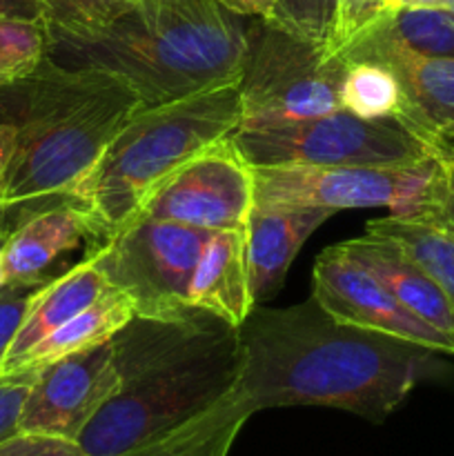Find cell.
Here are the masks:
<instances>
[{
	"instance_id": "6da1fadb",
	"label": "cell",
	"mask_w": 454,
	"mask_h": 456,
	"mask_svg": "<svg viewBox=\"0 0 454 456\" xmlns=\"http://www.w3.org/2000/svg\"><path fill=\"white\" fill-rule=\"evenodd\" d=\"M239 332L236 392L254 414L334 408L381 423L439 370L432 347L343 323L314 297L283 310L254 305Z\"/></svg>"
},
{
	"instance_id": "7a4b0ae2",
	"label": "cell",
	"mask_w": 454,
	"mask_h": 456,
	"mask_svg": "<svg viewBox=\"0 0 454 456\" xmlns=\"http://www.w3.org/2000/svg\"><path fill=\"white\" fill-rule=\"evenodd\" d=\"M118 392L89 421V456H127L199 421L236 390L243 374L239 328L209 312L134 319L111 337Z\"/></svg>"
},
{
	"instance_id": "3957f363",
	"label": "cell",
	"mask_w": 454,
	"mask_h": 456,
	"mask_svg": "<svg viewBox=\"0 0 454 456\" xmlns=\"http://www.w3.org/2000/svg\"><path fill=\"white\" fill-rule=\"evenodd\" d=\"M138 110L141 98L118 76L47 56L0 83V123L16 129V150L0 183V243L36 214L69 205Z\"/></svg>"
},
{
	"instance_id": "277c9868",
	"label": "cell",
	"mask_w": 454,
	"mask_h": 456,
	"mask_svg": "<svg viewBox=\"0 0 454 456\" xmlns=\"http://www.w3.org/2000/svg\"><path fill=\"white\" fill-rule=\"evenodd\" d=\"M247 18L214 0H141L92 34H47L45 56L123 78L142 107L239 83Z\"/></svg>"
},
{
	"instance_id": "5b68a950",
	"label": "cell",
	"mask_w": 454,
	"mask_h": 456,
	"mask_svg": "<svg viewBox=\"0 0 454 456\" xmlns=\"http://www.w3.org/2000/svg\"><path fill=\"white\" fill-rule=\"evenodd\" d=\"M243 120L239 83L182 101L142 107L78 183L69 205L87 214L98 245L136 214L158 183Z\"/></svg>"
},
{
	"instance_id": "8992f818",
	"label": "cell",
	"mask_w": 454,
	"mask_h": 456,
	"mask_svg": "<svg viewBox=\"0 0 454 456\" xmlns=\"http://www.w3.org/2000/svg\"><path fill=\"white\" fill-rule=\"evenodd\" d=\"M448 165L436 156L401 165H283L254 167V203L276 208H387L392 216L432 221Z\"/></svg>"
},
{
	"instance_id": "52a82bcc",
	"label": "cell",
	"mask_w": 454,
	"mask_h": 456,
	"mask_svg": "<svg viewBox=\"0 0 454 456\" xmlns=\"http://www.w3.org/2000/svg\"><path fill=\"white\" fill-rule=\"evenodd\" d=\"M345 67L338 53L296 38L270 20L247 18L239 78L240 125L312 118L343 110Z\"/></svg>"
},
{
	"instance_id": "ba28073f",
	"label": "cell",
	"mask_w": 454,
	"mask_h": 456,
	"mask_svg": "<svg viewBox=\"0 0 454 456\" xmlns=\"http://www.w3.org/2000/svg\"><path fill=\"white\" fill-rule=\"evenodd\" d=\"M231 141L252 167L401 165L432 156L396 118H361L347 110L312 118L239 125Z\"/></svg>"
},
{
	"instance_id": "9c48e42d",
	"label": "cell",
	"mask_w": 454,
	"mask_h": 456,
	"mask_svg": "<svg viewBox=\"0 0 454 456\" xmlns=\"http://www.w3.org/2000/svg\"><path fill=\"white\" fill-rule=\"evenodd\" d=\"M212 232L181 223L134 216L92 252L111 288L134 301L136 314L174 316L196 310L191 281Z\"/></svg>"
},
{
	"instance_id": "30bf717a",
	"label": "cell",
	"mask_w": 454,
	"mask_h": 456,
	"mask_svg": "<svg viewBox=\"0 0 454 456\" xmlns=\"http://www.w3.org/2000/svg\"><path fill=\"white\" fill-rule=\"evenodd\" d=\"M252 208L254 167L230 134L158 183L134 216L160 218L205 232H245Z\"/></svg>"
},
{
	"instance_id": "8fae6325",
	"label": "cell",
	"mask_w": 454,
	"mask_h": 456,
	"mask_svg": "<svg viewBox=\"0 0 454 456\" xmlns=\"http://www.w3.org/2000/svg\"><path fill=\"white\" fill-rule=\"evenodd\" d=\"M120 379L109 341L52 361L38 370L20 412L18 432L76 441L98 410L118 392Z\"/></svg>"
},
{
	"instance_id": "7c38bea8",
	"label": "cell",
	"mask_w": 454,
	"mask_h": 456,
	"mask_svg": "<svg viewBox=\"0 0 454 456\" xmlns=\"http://www.w3.org/2000/svg\"><path fill=\"white\" fill-rule=\"evenodd\" d=\"M312 297L343 323L454 354L452 338L412 314L343 243L323 249L316 258Z\"/></svg>"
},
{
	"instance_id": "4fadbf2b",
	"label": "cell",
	"mask_w": 454,
	"mask_h": 456,
	"mask_svg": "<svg viewBox=\"0 0 454 456\" xmlns=\"http://www.w3.org/2000/svg\"><path fill=\"white\" fill-rule=\"evenodd\" d=\"M378 62L394 74L401 107L394 116L432 156L454 163V58H423L409 53H377Z\"/></svg>"
},
{
	"instance_id": "5bb4252c",
	"label": "cell",
	"mask_w": 454,
	"mask_h": 456,
	"mask_svg": "<svg viewBox=\"0 0 454 456\" xmlns=\"http://www.w3.org/2000/svg\"><path fill=\"white\" fill-rule=\"evenodd\" d=\"M332 214L319 208L254 203L247 221V279L254 305L283 288L294 256Z\"/></svg>"
},
{
	"instance_id": "9a60e30c",
	"label": "cell",
	"mask_w": 454,
	"mask_h": 456,
	"mask_svg": "<svg viewBox=\"0 0 454 456\" xmlns=\"http://www.w3.org/2000/svg\"><path fill=\"white\" fill-rule=\"evenodd\" d=\"M387 52L423 58H454V9H383L336 53L345 62H354Z\"/></svg>"
},
{
	"instance_id": "2e32d148",
	"label": "cell",
	"mask_w": 454,
	"mask_h": 456,
	"mask_svg": "<svg viewBox=\"0 0 454 456\" xmlns=\"http://www.w3.org/2000/svg\"><path fill=\"white\" fill-rule=\"evenodd\" d=\"M83 239L96 240L87 214L74 205H58L22 223L3 243V276L7 285L47 283V270Z\"/></svg>"
},
{
	"instance_id": "e0dca14e",
	"label": "cell",
	"mask_w": 454,
	"mask_h": 456,
	"mask_svg": "<svg viewBox=\"0 0 454 456\" xmlns=\"http://www.w3.org/2000/svg\"><path fill=\"white\" fill-rule=\"evenodd\" d=\"M111 289L116 288H111L109 281L98 270L92 254L83 263L67 270L62 276L47 281L38 289L34 301H31L29 310H27L12 346H9L7 354H4L3 363H0V377L16 374L22 356L31 347L38 346L43 338L56 332L61 325L74 319L78 312H83L85 307L96 303L98 298L105 297Z\"/></svg>"
},
{
	"instance_id": "ac0fdd59",
	"label": "cell",
	"mask_w": 454,
	"mask_h": 456,
	"mask_svg": "<svg viewBox=\"0 0 454 456\" xmlns=\"http://www.w3.org/2000/svg\"><path fill=\"white\" fill-rule=\"evenodd\" d=\"M190 303L234 328L247 319L254 307L247 279V230L209 234L191 281Z\"/></svg>"
},
{
	"instance_id": "d6986e66",
	"label": "cell",
	"mask_w": 454,
	"mask_h": 456,
	"mask_svg": "<svg viewBox=\"0 0 454 456\" xmlns=\"http://www.w3.org/2000/svg\"><path fill=\"white\" fill-rule=\"evenodd\" d=\"M347 252L378 276L383 285L408 307L412 314L426 321L441 334L454 341V307L439 285L392 240L377 236H359L343 243Z\"/></svg>"
},
{
	"instance_id": "ffe728a7",
	"label": "cell",
	"mask_w": 454,
	"mask_h": 456,
	"mask_svg": "<svg viewBox=\"0 0 454 456\" xmlns=\"http://www.w3.org/2000/svg\"><path fill=\"white\" fill-rule=\"evenodd\" d=\"M134 314H136V307H134L132 298L120 292V289H111L105 297L98 298L96 303L78 312L74 319L61 325L56 332L43 338L38 346L31 347L22 356L16 372L45 368L47 363L62 359L67 354L101 346V343L109 341L118 330H123L134 319Z\"/></svg>"
},
{
	"instance_id": "44dd1931",
	"label": "cell",
	"mask_w": 454,
	"mask_h": 456,
	"mask_svg": "<svg viewBox=\"0 0 454 456\" xmlns=\"http://www.w3.org/2000/svg\"><path fill=\"white\" fill-rule=\"evenodd\" d=\"M365 234L399 245L439 285L454 307V232L450 227L390 214L369 221Z\"/></svg>"
},
{
	"instance_id": "7402d4cb",
	"label": "cell",
	"mask_w": 454,
	"mask_h": 456,
	"mask_svg": "<svg viewBox=\"0 0 454 456\" xmlns=\"http://www.w3.org/2000/svg\"><path fill=\"white\" fill-rule=\"evenodd\" d=\"M252 414V410L234 390L199 421L190 423L158 444L147 445L127 456H227L240 428Z\"/></svg>"
},
{
	"instance_id": "603a6c76",
	"label": "cell",
	"mask_w": 454,
	"mask_h": 456,
	"mask_svg": "<svg viewBox=\"0 0 454 456\" xmlns=\"http://www.w3.org/2000/svg\"><path fill=\"white\" fill-rule=\"evenodd\" d=\"M341 107L361 118H394L401 89L394 74L378 62H347L341 83Z\"/></svg>"
},
{
	"instance_id": "cb8c5ba5",
	"label": "cell",
	"mask_w": 454,
	"mask_h": 456,
	"mask_svg": "<svg viewBox=\"0 0 454 456\" xmlns=\"http://www.w3.org/2000/svg\"><path fill=\"white\" fill-rule=\"evenodd\" d=\"M47 34H92L118 20L141 0H38Z\"/></svg>"
},
{
	"instance_id": "d4e9b609",
	"label": "cell",
	"mask_w": 454,
	"mask_h": 456,
	"mask_svg": "<svg viewBox=\"0 0 454 456\" xmlns=\"http://www.w3.org/2000/svg\"><path fill=\"white\" fill-rule=\"evenodd\" d=\"M267 20L296 38L319 45L325 52H336V0H276Z\"/></svg>"
},
{
	"instance_id": "484cf974",
	"label": "cell",
	"mask_w": 454,
	"mask_h": 456,
	"mask_svg": "<svg viewBox=\"0 0 454 456\" xmlns=\"http://www.w3.org/2000/svg\"><path fill=\"white\" fill-rule=\"evenodd\" d=\"M47 53L43 22L0 20V83L25 74Z\"/></svg>"
},
{
	"instance_id": "4316f807",
	"label": "cell",
	"mask_w": 454,
	"mask_h": 456,
	"mask_svg": "<svg viewBox=\"0 0 454 456\" xmlns=\"http://www.w3.org/2000/svg\"><path fill=\"white\" fill-rule=\"evenodd\" d=\"M43 285L45 283L7 285V288L0 289V363H3L4 354H7L18 328H20L31 301H34V297L38 294V289L43 288Z\"/></svg>"
},
{
	"instance_id": "83f0119b",
	"label": "cell",
	"mask_w": 454,
	"mask_h": 456,
	"mask_svg": "<svg viewBox=\"0 0 454 456\" xmlns=\"http://www.w3.org/2000/svg\"><path fill=\"white\" fill-rule=\"evenodd\" d=\"M38 370H22L9 377H0V441L18 432L22 405L38 377Z\"/></svg>"
},
{
	"instance_id": "f1b7e54d",
	"label": "cell",
	"mask_w": 454,
	"mask_h": 456,
	"mask_svg": "<svg viewBox=\"0 0 454 456\" xmlns=\"http://www.w3.org/2000/svg\"><path fill=\"white\" fill-rule=\"evenodd\" d=\"M0 456H89L76 441L34 432H16L0 441Z\"/></svg>"
},
{
	"instance_id": "f546056e",
	"label": "cell",
	"mask_w": 454,
	"mask_h": 456,
	"mask_svg": "<svg viewBox=\"0 0 454 456\" xmlns=\"http://www.w3.org/2000/svg\"><path fill=\"white\" fill-rule=\"evenodd\" d=\"M338 3V22H336V52L354 38L368 22L378 16L381 9L374 0H336ZM334 52V53H336Z\"/></svg>"
},
{
	"instance_id": "4dcf8cb0",
	"label": "cell",
	"mask_w": 454,
	"mask_h": 456,
	"mask_svg": "<svg viewBox=\"0 0 454 456\" xmlns=\"http://www.w3.org/2000/svg\"><path fill=\"white\" fill-rule=\"evenodd\" d=\"M218 7H223L225 12L234 13L240 18H267L274 12L276 0H214Z\"/></svg>"
},
{
	"instance_id": "1f68e13d",
	"label": "cell",
	"mask_w": 454,
	"mask_h": 456,
	"mask_svg": "<svg viewBox=\"0 0 454 456\" xmlns=\"http://www.w3.org/2000/svg\"><path fill=\"white\" fill-rule=\"evenodd\" d=\"M0 20L43 22L38 0H0Z\"/></svg>"
},
{
	"instance_id": "d6a6232c",
	"label": "cell",
	"mask_w": 454,
	"mask_h": 456,
	"mask_svg": "<svg viewBox=\"0 0 454 456\" xmlns=\"http://www.w3.org/2000/svg\"><path fill=\"white\" fill-rule=\"evenodd\" d=\"M430 223H439V225L450 227L454 232V163L448 165V178H445L443 199H441L439 209L432 216Z\"/></svg>"
},
{
	"instance_id": "836d02e7",
	"label": "cell",
	"mask_w": 454,
	"mask_h": 456,
	"mask_svg": "<svg viewBox=\"0 0 454 456\" xmlns=\"http://www.w3.org/2000/svg\"><path fill=\"white\" fill-rule=\"evenodd\" d=\"M13 150H16V129L12 125L0 123V183L7 174L9 163H12Z\"/></svg>"
},
{
	"instance_id": "e575fe53",
	"label": "cell",
	"mask_w": 454,
	"mask_h": 456,
	"mask_svg": "<svg viewBox=\"0 0 454 456\" xmlns=\"http://www.w3.org/2000/svg\"><path fill=\"white\" fill-rule=\"evenodd\" d=\"M452 0H399L396 7H450Z\"/></svg>"
},
{
	"instance_id": "d590c367",
	"label": "cell",
	"mask_w": 454,
	"mask_h": 456,
	"mask_svg": "<svg viewBox=\"0 0 454 456\" xmlns=\"http://www.w3.org/2000/svg\"><path fill=\"white\" fill-rule=\"evenodd\" d=\"M374 3H377V7L383 12V9L396 7V4H399V0H374Z\"/></svg>"
},
{
	"instance_id": "8d00e7d4",
	"label": "cell",
	"mask_w": 454,
	"mask_h": 456,
	"mask_svg": "<svg viewBox=\"0 0 454 456\" xmlns=\"http://www.w3.org/2000/svg\"><path fill=\"white\" fill-rule=\"evenodd\" d=\"M4 288V276H3V243H0V289Z\"/></svg>"
},
{
	"instance_id": "74e56055",
	"label": "cell",
	"mask_w": 454,
	"mask_h": 456,
	"mask_svg": "<svg viewBox=\"0 0 454 456\" xmlns=\"http://www.w3.org/2000/svg\"><path fill=\"white\" fill-rule=\"evenodd\" d=\"M450 7H452V9H454V0H452V4H450Z\"/></svg>"
}]
</instances>
